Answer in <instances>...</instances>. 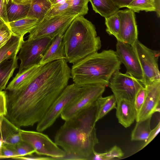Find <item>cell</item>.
<instances>
[{
  "label": "cell",
  "mask_w": 160,
  "mask_h": 160,
  "mask_svg": "<svg viewBox=\"0 0 160 160\" xmlns=\"http://www.w3.org/2000/svg\"><path fill=\"white\" fill-rule=\"evenodd\" d=\"M67 62L63 59L42 66L25 86L6 91L5 117L18 128L33 126L39 122L68 85L71 73Z\"/></svg>",
  "instance_id": "cell-1"
},
{
  "label": "cell",
  "mask_w": 160,
  "mask_h": 160,
  "mask_svg": "<svg viewBox=\"0 0 160 160\" xmlns=\"http://www.w3.org/2000/svg\"><path fill=\"white\" fill-rule=\"evenodd\" d=\"M97 106H91L65 120L57 131L54 142L66 156L64 159L92 160L94 148L99 142L95 125Z\"/></svg>",
  "instance_id": "cell-2"
},
{
  "label": "cell",
  "mask_w": 160,
  "mask_h": 160,
  "mask_svg": "<svg viewBox=\"0 0 160 160\" xmlns=\"http://www.w3.org/2000/svg\"><path fill=\"white\" fill-rule=\"evenodd\" d=\"M121 64L112 50L97 52L73 64L71 78L80 87L97 83L108 86L113 74L120 69Z\"/></svg>",
  "instance_id": "cell-3"
},
{
  "label": "cell",
  "mask_w": 160,
  "mask_h": 160,
  "mask_svg": "<svg viewBox=\"0 0 160 160\" xmlns=\"http://www.w3.org/2000/svg\"><path fill=\"white\" fill-rule=\"evenodd\" d=\"M65 60L73 64L98 52L101 42L95 26L84 16L78 15L63 35Z\"/></svg>",
  "instance_id": "cell-4"
},
{
  "label": "cell",
  "mask_w": 160,
  "mask_h": 160,
  "mask_svg": "<svg viewBox=\"0 0 160 160\" xmlns=\"http://www.w3.org/2000/svg\"><path fill=\"white\" fill-rule=\"evenodd\" d=\"M82 87L74 83L68 85L54 100L43 118L37 123V131L42 132L51 127L77 97Z\"/></svg>",
  "instance_id": "cell-5"
},
{
  "label": "cell",
  "mask_w": 160,
  "mask_h": 160,
  "mask_svg": "<svg viewBox=\"0 0 160 160\" xmlns=\"http://www.w3.org/2000/svg\"><path fill=\"white\" fill-rule=\"evenodd\" d=\"M79 14L71 12L49 18H44L31 32L28 39L44 37L54 38L58 35L64 33L73 19Z\"/></svg>",
  "instance_id": "cell-6"
},
{
  "label": "cell",
  "mask_w": 160,
  "mask_h": 160,
  "mask_svg": "<svg viewBox=\"0 0 160 160\" xmlns=\"http://www.w3.org/2000/svg\"><path fill=\"white\" fill-rule=\"evenodd\" d=\"M54 38L44 37L23 41L17 56L21 61L17 73L37 64H39Z\"/></svg>",
  "instance_id": "cell-7"
},
{
  "label": "cell",
  "mask_w": 160,
  "mask_h": 160,
  "mask_svg": "<svg viewBox=\"0 0 160 160\" xmlns=\"http://www.w3.org/2000/svg\"><path fill=\"white\" fill-rule=\"evenodd\" d=\"M107 86L97 83L82 87L78 95L61 114V118L64 121L68 119L91 106L102 96Z\"/></svg>",
  "instance_id": "cell-8"
},
{
  "label": "cell",
  "mask_w": 160,
  "mask_h": 160,
  "mask_svg": "<svg viewBox=\"0 0 160 160\" xmlns=\"http://www.w3.org/2000/svg\"><path fill=\"white\" fill-rule=\"evenodd\" d=\"M22 141L29 144L40 156H48L53 159H63L65 152L60 148L49 137L42 132L20 129Z\"/></svg>",
  "instance_id": "cell-9"
},
{
  "label": "cell",
  "mask_w": 160,
  "mask_h": 160,
  "mask_svg": "<svg viewBox=\"0 0 160 160\" xmlns=\"http://www.w3.org/2000/svg\"><path fill=\"white\" fill-rule=\"evenodd\" d=\"M108 86L111 89L117 102L125 99L134 104L138 92L145 87L141 81L126 72H121L119 70L113 74Z\"/></svg>",
  "instance_id": "cell-10"
},
{
  "label": "cell",
  "mask_w": 160,
  "mask_h": 160,
  "mask_svg": "<svg viewBox=\"0 0 160 160\" xmlns=\"http://www.w3.org/2000/svg\"><path fill=\"white\" fill-rule=\"evenodd\" d=\"M132 46L143 72L145 87L154 82L160 81L158 64L159 51L148 48L138 40Z\"/></svg>",
  "instance_id": "cell-11"
},
{
  "label": "cell",
  "mask_w": 160,
  "mask_h": 160,
  "mask_svg": "<svg viewBox=\"0 0 160 160\" xmlns=\"http://www.w3.org/2000/svg\"><path fill=\"white\" fill-rule=\"evenodd\" d=\"M115 52L121 62L125 66L126 72L141 81L144 84L143 72L132 46L117 41Z\"/></svg>",
  "instance_id": "cell-12"
},
{
  "label": "cell",
  "mask_w": 160,
  "mask_h": 160,
  "mask_svg": "<svg viewBox=\"0 0 160 160\" xmlns=\"http://www.w3.org/2000/svg\"><path fill=\"white\" fill-rule=\"evenodd\" d=\"M120 21L119 41L132 46L138 40V30L135 12L129 9L118 10Z\"/></svg>",
  "instance_id": "cell-13"
},
{
  "label": "cell",
  "mask_w": 160,
  "mask_h": 160,
  "mask_svg": "<svg viewBox=\"0 0 160 160\" xmlns=\"http://www.w3.org/2000/svg\"><path fill=\"white\" fill-rule=\"evenodd\" d=\"M145 87L146 96L141 111L136 117V122L152 117L155 112H160V81L154 82Z\"/></svg>",
  "instance_id": "cell-14"
},
{
  "label": "cell",
  "mask_w": 160,
  "mask_h": 160,
  "mask_svg": "<svg viewBox=\"0 0 160 160\" xmlns=\"http://www.w3.org/2000/svg\"><path fill=\"white\" fill-rule=\"evenodd\" d=\"M20 129L5 116L0 117V139L2 142L14 145L22 141Z\"/></svg>",
  "instance_id": "cell-15"
},
{
  "label": "cell",
  "mask_w": 160,
  "mask_h": 160,
  "mask_svg": "<svg viewBox=\"0 0 160 160\" xmlns=\"http://www.w3.org/2000/svg\"><path fill=\"white\" fill-rule=\"evenodd\" d=\"M117 104L116 114L119 123L125 128L129 127L136 118L134 104L122 99L118 101Z\"/></svg>",
  "instance_id": "cell-16"
},
{
  "label": "cell",
  "mask_w": 160,
  "mask_h": 160,
  "mask_svg": "<svg viewBox=\"0 0 160 160\" xmlns=\"http://www.w3.org/2000/svg\"><path fill=\"white\" fill-rule=\"evenodd\" d=\"M64 34H60L54 38L40 60L39 65L43 66L54 61L65 59Z\"/></svg>",
  "instance_id": "cell-17"
},
{
  "label": "cell",
  "mask_w": 160,
  "mask_h": 160,
  "mask_svg": "<svg viewBox=\"0 0 160 160\" xmlns=\"http://www.w3.org/2000/svg\"><path fill=\"white\" fill-rule=\"evenodd\" d=\"M42 66L36 64L20 73H17L6 87L7 91L17 90L25 86L33 78Z\"/></svg>",
  "instance_id": "cell-18"
},
{
  "label": "cell",
  "mask_w": 160,
  "mask_h": 160,
  "mask_svg": "<svg viewBox=\"0 0 160 160\" xmlns=\"http://www.w3.org/2000/svg\"><path fill=\"white\" fill-rule=\"evenodd\" d=\"M39 23L35 18L26 17L17 21L9 22L8 25L13 34L19 37L30 33Z\"/></svg>",
  "instance_id": "cell-19"
},
{
  "label": "cell",
  "mask_w": 160,
  "mask_h": 160,
  "mask_svg": "<svg viewBox=\"0 0 160 160\" xmlns=\"http://www.w3.org/2000/svg\"><path fill=\"white\" fill-rule=\"evenodd\" d=\"M23 41V38L18 37L13 34L10 39L0 49V63L17 56Z\"/></svg>",
  "instance_id": "cell-20"
},
{
  "label": "cell",
  "mask_w": 160,
  "mask_h": 160,
  "mask_svg": "<svg viewBox=\"0 0 160 160\" xmlns=\"http://www.w3.org/2000/svg\"><path fill=\"white\" fill-rule=\"evenodd\" d=\"M17 56L0 63V91L4 90L15 70L18 68Z\"/></svg>",
  "instance_id": "cell-21"
},
{
  "label": "cell",
  "mask_w": 160,
  "mask_h": 160,
  "mask_svg": "<svg viewBox=\"0 0 160 160\" xmlns=\"http://www.w3.org/2000/svg\"><path fill=\"white\" fill-rule=\"evenodd\" d=\"M31 2L24 4H17L9 0L7 7V14L9 22L15 21L27 17Z\"/></svg>",
  "instance_id": "cell-22"
},
{
  "label": "cell",
  "mask_w": 160,
  "mask_h": 160,
  "mask_svg": "<svg viewBox=\"0 0 160 160\" xmlns=\"http://www.w3.org/2000/svg\"><path fill=\"white\" fill-rule=\"evenodd\" d=\"M52 6L50 0H31L27 17L37 19L39 22L42 21Z\"/></svg>",
  "instance_id": "cell-23"
},
{
  "label": "cell",
  "mask_w": 160,
  "mask_h": 160,
  "mask_svg": "<svg viewBox=\"0 0 160 160\" xmlns=\"http://www.w3.org/2000/svg\"><path fill=\"white\" fill-rule=\"evenodd\" d=\"M89 1L95 12L105 18L116 13L120 9L111 0Z\"/></svg>",
  "instance_id": "cell-24"
},
{
  "label": "cell",
  "mask_w": 160,
  "mask_h": 160,
  "mask_svg": "<svg viewBox=\"0 0 160 160\" xmlns=\"http://www.w3.org/2000/svg\"><path fill=\"white\" fill-rule=\"evenodd\" d=\"M96 102L97 106L96 122L116 107L117 102L113 94L104 97L101 96Z\"/></svg>",
  "instance_id": "cell-25"
},
{
  "label": "cell",
  "mask_w": 160,
  "mask_h": 160,
  "mask_svg": "<svg viewBox=\"0 0 160 160\" xmlns=\"http://www.w3.org/2000/svg\"><path fill=\"white\" fill-rule=\"evenodd\" d=\"M152 117L137 122L131 134L132 141H146L151 131L150 127Z\"/></svg>",
  "instance_id": "cell-26"
},
{
  "label": "cell",
  "mask_w": 160,
  "mask_h": 160,
  "mask_svg": "<svg viewBox=\"0 0 160 160\" xmlns=\"http://www.w3.org/2000/svg\"><path fill=\"white\" fill-rule=\"evenodd\" d=\"M105 18L106 31L109 35L114 36L119 41L120 21L118 14L116 12Z\"/></svg>",
  "instance_id": "cell-27"
},
{
  "label": "cell",
  "mask_w": 160,
  "mask_h": 160,
  "mask_svg": "<svg viewBox=\"0 0 160 160\" xmlns=\"http://www.w3.org/2000/svg\"><path fill=\"white\" fill-rule=\"evenodd\" d=\"M127 8L138 13L143 11L146 12L156 11L154 2L152 0H133Z\"/></svg>",
  "instance_id": "cell-28"
},
{
  "label": "cell",
  "mask_w": 160,
  "mask_h": 160,
  "mask_svg": "<svg viewBox=\"0 0 160 160\" xmlns=\"http://www.w3.org/2000/svg\"><path fill=\"white\" fill-rule=\"evenodd\" d=\"M124 156L121 149L116 145L113 146L109 150L104 153H98L95 151L92 160H109L115 158H120Z\"/></svg>",
  "instance_id": "cell-29"
},
{
  "label": "cell",
  "mask_w": 160,
  "mask_h": 160,
  "mask_svg": "<svg viewBox=\"0 0 160 160\" xmlns=\"http://www.w3.org/2000/svg\"><path fill=\"white\" fill-rule=\"evenodd\" d=\"M71 12H72L71 6L69 2L66 1L62 3L52 5L45 18H49Z\"/></svg>",
  "instance_id": "cell-30"
},
{
  "label": "cell",
  "mask_w": 160,
  "mask_h": 160,
  "mask_svg": "<svg viewBox=\"0 0 160 160\" xmlns=\"http://www.w3.org/2000/svg\"><path fill=\"white\" fill-rule=\"evenodd\" d=\"M66 1L69 3L72 12L83 16L88 13L89 0H66Z\"/></svg>",
  "instance_id": "cell-31"
},
{
  "label": "cell",
  "mask_w": 160,
  "mask_h": 160,
  "mask_svg": "<svg viewBox=\"0 0 160 160\" xmlns=\"http://www.w3.org/2000/svg\"><path fill=\"white\" fill-rule=\"evenodd\" d=\"M12 35L8 24L0 19V49L8 42Z\"/></svg>",
  "instance_id": "cell-32"
},
{
  "label": "cell",
  "mask_w": 160,
  "mask_h": 160,
  "mask_svg": "<svg viewBox=\"0 0 160 160\" xmlns=\"http://www.w3.org/2000/svg\"><path fill=\"white\" fill-rule=\"evenodd\" d=\"M13 146L19 157L31 156L35 153V151L31 146L22 141Z\"/></svg>",
  "instance_id": "cell-33"
},
{
  "label": "cell",
  "mask_w": 160,
  "mask_h": 160,
  "mask_svg": "<svg viewBox=\"0 0 160 160\" xmlns=\"http://www.w3.org/2000/svg\"><path fill=\"white\" fill-rule=\"evenodd\" d=\"M146 94V89L145 87H144L138 91L136 94L134 100V106L137 113V117L143 105Z\"/></svg>",
  "instance_id": "cell-34"
},
{
  "label": "cell",
  "mask_w": 160,
  "mask_h": 160,
  "mask_svg": "<svg viewBox=\"0 0 160 160\" xmlns=\"http://www.w3.org/2000/svg\"><path fill=\"white\" fill-rule=\"evenodd\" d=\"M0 152L5 158H12L19 157L15 150L13 145L2 142L0 149Z\"/></svg>",
  "instance_id": "cell-35"
},
{
  "label": "cell",
  "mask_w": 160,
  "mask_h": 160,
  "mask_svg": "<svg viewBox=\"0 0 160 160\" xmlns=\"http://www.w3.org/2000/svg\"><path fill=\"white\" fill-rule=\"evenodd\" d=\"M7 113V100L6 91H0V117Z\"/></svg>",
  "instance_id": "cell-36"
},
{
  "label": "cell",
  "mask_w": 160,
  "mask_h": 160,
  "mask_svg": "<svg viewBox=\"0 0 160 160\" xmlns=\"http://www.w3.org/2000/svg\"><path fill=\"white\" fill-rule=\"evenodd\" d=\"M160 131V122L159 121L156 127L152 130H151L148 136L145 141V142L142 145L141 148L138 151L141 150L149 144L157 136Z\"/></svg>",
  "instance_id": "cell-37"
},
{
  "label": "cell",
  "mask_w": 160,
  "mask_h": 160,
  "mask_svg": "<svg viewBox=\"0 0 160 160\" xmlns=\"http://www.w3.org/2000/svg\"><path fill=\"white\" fill-rule=\"evenodd\" d=\"M9 0H0V19L8 24L7 14V7Z\"/></svg>",
  "instance_id": "cell-38"
},
{
  "label": "cell",
  "mask_w": 160,
  "mask_h": 160,
  "mask_svg": "<svg viewBox=\"0 0 160 160\" xmlns=\"http://www.w3.org/2000/svg\"><path fill=\"white\" fill-rule=\"evenodd\" d=\"M13 159L22 160H53L51 157L44 156H34L32 155L28 156H20L13 158Z\"/></svg>",
  "instance_id": "cell-39"
},
{
  "label": "cell",
  "mask_w": 160,
  "mask_h": 160,
  "mask_svg": "<svg viewBox=\"0 0 160 160\" xmlns=\"http://www.w3.org/2000/svg\"><path fill=\"white\" fill-rule=\"evenodd\" d=\"M120 8L127 7L133 0H111Z\"/></svg>",
  "instance_id": "cell-40"
},
{
  "label": "cell",
  "mask_w": 160,
  "mask_h": 160,
  "mask_svg": "<svg viewBox=\"0 0 160 160\" xmlns=\"http://www.w3.org/2000/svg\"><path fill=\"white\" fill-rule=\"evenodd\" d=\"M154 2L156 8V13L157 16L158 18L160 17V0H152Z\"/></svg>",
  "instance_id": "cell-41"
},
{
  "label": "cell",
  "mask_w": 160,
  "mask_h": 160,
  "mask_svg": "<svg viewBox=\"0 0 160 160\" xmlns=\"http://www.w3.org/2000/svg\"><path fill=\"white\" fill-rule=\"evenodd\" d=\"M15 3L17 4H24L31 2V0H12Z\"/></svg>",
  "instance_id": "cell-42"
},
{
  "label": "cell",
  "mask_w": 160,
  "mask_h": 160,
  "mask_svg": "<svg viewBox=\"0 0 160 160\" xmlns=\"http://www.w3.org/2000/svg\"><path fill=\"white\" fill-rule=\"evenodd\" d=\"M66 2V0H53L52 2V5L62 3Z\"/></svg>",
  "instance_id": "cell-43"
},
{
  "label": "cell",
  "mask_w": 160,
  "mask_h": 160,
  "mask_svg": "<svg viewBox=\"0 0 160 160\" xmlns=\"http://www.w3.org/2000/svg\"><path fill=\"white\" fill-rule=\"evenodd\" d=\"M2 143V142L1 141V140L0 139V147H1ZM0 154H1L0 153Z\"/></svg>",
  "instance_id": "cell-44"
},
{
  "label": "cell",
  "mask_w": 160,
  "mask_h": 160,
  "mask_svg": "<svg viewBox=\"0 0 160 160\" xmlns=\"http://www.w3.org/2000/svg\"><path fill=\"white\" fill-rule=\"evenodd\" d=\"M51 2L53 0H50Z\"/></svg>",
  "instance_id": "cell-45"
}]
</instances>
